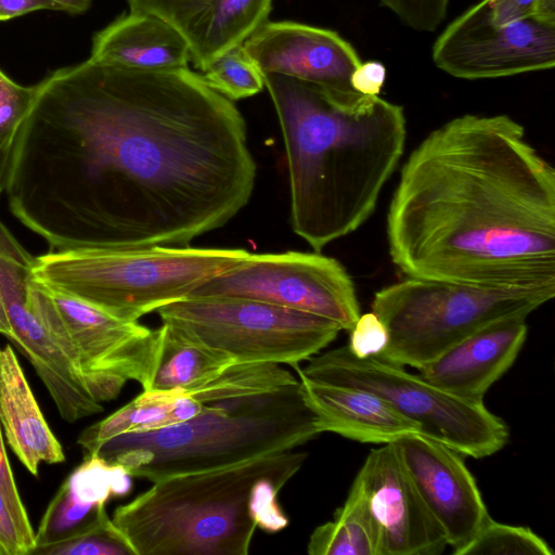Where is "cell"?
<instances>
[{
    "label": "cell",
    "mask_w": 555,
    "mask_h": 555,
    "mask_svg": "<svg viewBox=\"0 0 555 555\" xmlns=\"http://www.w3.org/2000/svg\"><path fill=\"white\" fill-rule=\"evenodd\" d=\"M38 87L4 192L50 250L189 246L247 205L256 164L245 120L188 67L89 57Z\"/></svg>",
    "instance_id": "1"
},
{
    "label": "cell",
    "mask_w": 555,
    "mask_h": 555,
    "mask_svg": "<svg viewBox=\"0 0 555 555\" xmlns=\"http://www.w3.org/2000/svg\"><path fill=\"white\" fill-rule=\"evenodd\" d=\"M386 232L408 278L555 293V169L509 116H459L402 166Z\"/></svg>",
    "instance_id": "2"
},
{
    "label": "cell",
    "mask_w": 555,
    "mask_h": 555,
    "mask_svg": "<svg viewBox=\"0 0 555 555\" xmlns=\"http://www.w3.org/2000/svg\"><path fill=\"white\" fill-rule=\"evenodd\" d=\"M262 77L286 150L292 229L321 251L375 211L404 151L403 107L378 95L343 104L309 82Z\"/></svg>",
    "instance_id": "3"
},
{
    "label": "cell",
    "mask_w": 555,
    "mask_h": 555,
    "mask_svg": "<svg viewBox=\"0 0 555 555\" xmlns=\"http://www.w3.org/2000/svg\"><path fill=\"white\" fill-rule=\"evenodd\" d=\"M322 434L299 380L276 390L204 403L194 418L126 434L93 453L151 482L293 450Z\"/></svg>",
    "instance_id": "4"
},
{
    "label": "cell",
    "mask_w": 555,
    "mask_h": 555,
    "mask_svg": "<svg viewBox=\"0 0 555 555\" xmlns=\"http://www.w3.org/2000/svg\"><path fill=\"white\" fill-rule=\"evenodd\" d=\"M307 456L288 450L164 478L119 505L112 520L135 555H246L257 529L248 507L254 483H287Z\"/></svg>",
    "instance_id": "5"
},
{
    "label": "cell",
    "mask_w": 555,
    "mask_h": 555,
    "mask_svg": "<svg viewBox=\"0 0 555 555\" xmlns=\"http://www.w3.org/2000/svg\"><path fill=\"white\" fill-rule=\"evenodd\" d=\"M248 254L237 248L190 245L49 250L35 257L33 278L115 318L133 322L188 298Z\"/></svg>",
    "instance_id": "6"
},
{
    "label": "cell",
    "mask_w": 555,
    "mask_h": 555,
    "mask_svg": "<svg viewBox=\"0 0 555 555\" xmlns=\"http://www.w3.org/2000/svg\"><path fill=\"white\" fill-rule=\"evenodd\" d=\"M554 295L541 289L490 288L408 278L374 295L372 311L389 334L379 357L418 370L491 323L527 319Z\"/></svg>",
    "instance_id": "7"
},
{
    "label": "cell",
    "mask_w": 555,
    "mask_h": 555,
    "mask_svg": "<svg viewBox=\"0 0 555 555\" xmlns=\"http://www.w3.org/2000/svg\"><path fill=\"white\" fill-rule=\"evenodd\" d=\"M293 365L310 379L372 392L415 423L420 434L441 442L464 456L481 459L500 451L508 440L503 420L483 401L450 393L403 365L380 357L357 359L341 346Z\"/></svg>",
    "instance_id": "8"
},
{
    "label": "cell",
    "mask_w": 555,
    "mask_h": 555,
    "mask_svg": "<svg viewBox=\"0 0 555 555\" xmlns=\"http://www.w3.org/2000/svg\"><path fill=\"white\" fill-rule=\"evenodd\" d=\"M163 323L229 357L234 364H299L328 346L340 327L326 319L240 297H188L157 311Z\"/></svg>",
    "instance_id": "9"
},
{
    "label": "cell",
    "mask_w": 555,
    "mask_h": 555,
    "mask_svg": "<svg viewBox=\"0 0 555 555\" xmlns=\"http://www.w3.org/2000/svg\"><path fill=\"white\" fill-rule=\"evenodd\" d=\"M30 305L100 403L114 400L128 380L143 388L155 358L157 330L124 321L33 276Z\"/></svg>",
    "instance_id": "10"
},
{
    "label": "cell",
    "mask_w": 555,
    "mask_h": 555,
    "mask_svg": "<svg viewBox=\"0 0 555 555\" xmlns=\"http://www.w3.org/2000/svg\"><path fill=\"white\" fill-rule=\"evenodd\" d=\"M189 297H240L310 313L350 331L361 314L345 267L320 251L248 254Z\"/></svg>",
    "instance_id": "11"
},
{
    "label": "cell",
    "mask_w": 555,
    "mask_h": 555,
    "mask_svg": "<svg viewBox=\"0 0 555 555\" xmlns=\"http://www.w3.org/2000/svg\"><path fill=\"white\" fill-rule=\"evenodd\" d=\"M433 61L462 79L507 77L555 65V25L527 18L496 25L486 0L456 17L437 38Z\"/></svg>",
    "instance_id": "12"
},
{
    "label": "cell",
    "mask_w": 555,
    "mask_h": 555,
    "mask_svg": "<svg viewBox=\"0 0 555 555\" xmlns=\"http://www.w3.org/2000/svg\"><path fill=\"white\" fill-rule=\"evenodd\" d=\"M34 256L20 246L0 247V298L10 325L8 339L29 360L57 411L74 423L103 411L83 378L36 315L28 297Z\"/></svg>",
    "instance_id": "13"
},
{
    "label": "cell",
    "mask_w": 555,
    "mask_h": 555,
    "mask_svg": "<svg viewBox=\"0 0 555 555\" xmlns=\"http://www.w3.org/2000/svg\"><path fill=\"white\" fill-rule=\"evenodd\" d=\"M390 444L453 554L460 555L491 518L461 454L418 433Z\"/></svg>",
    "instance_id": "14"
},
{
    "label": "cell",
    "mask_w": 555,
    "mask_h": 555,
    "mask_svg": "<svg viewBox=\"0 0 555 555\" xmlns=\"http://www.w3.org/2000/svg\"><path fill=\"white\" fill-rule=\"evenodd\" d=\"M243 46L262 76L279 74L309 82L343 104L365 96L351 86V76L362 61L336 31L267 21Z\"/></svg>",
    "instance_id": "15"
},
{
    "label": "cell",
    "mask_w": 555,
    "mask_h": 555,
    "mask_svg": "<svg viewBox=\"0 0 555 555\" xmlns=\"http://www.w3.org/2000/svg\"><path fill=\"white\" fill-rule=\"evenodd\" d=\"M349 492L371 515L382 555H440L448 546L390 443L371 450Z\"/></svg>",
    "instance_id": "16"
},
{
    "label": "cell",
    "mask_w": 555,
    "mask_h": 555,
    "mask_svg": "<svg viewBox=\"0 0 555 555\" xmlns=\"http://www.w3.org/2000/svg\"><path fill=\"white\" fill-rule=\"evenodd\" d=\"M130 13L156 16L175 28L203 72L243 44L268 21L273 0H127Z\"/></svg>",
    "instance_id": "17"
},
{
    "label": "cell",
    "mask_w": 555,
    "mask_h": 555,
    "mask_svg": "<svg viewBox=\"0 0 555 555\" xmlns=\"http://www.w3.org/2000/svg\"><path fill=\"white\" fill-rule=\"evenodd\" d=\"M528 334L526 318H508L466 336L418 369L431 384L457 397L483 401L513 365Z\"/></svg>",
    "instance_id": "18"
},
{
    "label": "cell",
    "mask_w": 555,
    "mask_h": 555,
    "mask_svg": "<svg viewBox=\"0 0 555 555\" xmlns=\"http://www.w3.org/2000/svg\"><path fill=\"white\" fill-rule=\"evenodd\" d=\"M298 376L304 400L318 417L322 433L332 431L359 442L382 444L409 434H420L415 423L372 392Z\"/></svg>",
    "instance_id": "19"
},
{
    "label": "cell",
    "mask_w": 555,
    "mask_h": 555,
    "mask_svg": "<svg viewBox=\"0 0 555 555\" xmlns=\"http://www.w3.org/2000/svg\"><path fill=\"white\" fill-rule=\"evenodd\" d=\"M0 423L11 450L34 476L38 475L40 463L64 462L63 448L10 345L0 348Z\"/></svg>",
    "instance_id": "20"
},
{
    "label": "cell",
    "mask_w": 555,
    "mask_h": 555,
    "mask_svg": "<svg viewBox=\"0 0 555 555\" xmlns=\"http://www.w3.org/2000/svg\"><path fill=\"white\" fill-rule=\"evenodd\" d=\"M101 63L138 69L185 68L190 50L181 35L149 14H125L92 40L91 56Z\"/></svg>",
    "instance_id": "21"
},
{
    "label": "cell",
    "mask_w": 555,
    "mask_h": 555,
    "mask_svg": "<svg viewBox=\"0 0 555 555\" xmlns=\"http://www.w3.org/2000/svg\"><path fill=\"white\" fill-rule=\"evenodd\" d=\"M233 361L188 338L175 326L163 323L152 371L143 390H190L215 378Z\"/></svg>",
    "instance_id": "22"
},
{
    "label": "cell",
    "mask_w": 555,
    "mask_h": 555,
    "mask_svg": "<svg viewBox=\"0 0 555 555\" xmlns=\"http://www.w3.org/2000/svg\"><path fill=\"white\" fill-rule=\"evenodd\" d=\"M179 389L143 390L129 403L107 417L87 427L77 442L87 453H93L104 442L126 434H140L175 424Z\"/></svg>",
    "instance_id": "23"
},
{
    "label": "cell",
    "mask_w": 555,
    "mask_h": 555,
    "mask_svg": "<svg viewBox=\"0 0 555 555\" xmlns=\"http://www.w3.org/2000/svg\"><path fill=\"white\" fill-rule=\"evenodd\" d=\"M307 552L310 555H382L377 528L364 504L350 492L334 519L313 530Z\"/></svg>",
    "instance_id": "24"
},
{
    "label": "cell",
    "mask_w": 555,
    "mask_h": 555,
    "mask_svg": "<svg viewBox=\"0 0 555 555\" xmlns=\"http://www.w3.org/2000/svg\"><path fill=\"white\" fill-rule=\"evenodd\" d=\"M204 80L230 101L259 93L263 77L243 44L225 51L204 70Z\"/></svg>",
    "instance_id": "25"
},
{
    "label": "cell",
    "mask_w": 555,
    "mask_h": 555,
    "mask_svg": "<svg viewBox=\"0 0 555 555\" xmlns=\"http://www.w3.org/2000/svg\"><path fill=\"white\" fill-rule=\"evenodd\" d=\"M30 555H135L105 507L85 529L63 541L35 547Z\"/></svg>",
    "instance_id": "26"
},
{
    "label": "cell",
    "mask_w": 555,
    "mask_h": 555,
    "mask_svg": "<svg viewBox=\"0 0 555 555\" xmlns=\"http://www.w3.org/2000/svg\"><path fill=\"white\" fill-rule=\"evenodd\" d=\"M553 555L531 529L501 524L490 518L460 555Z\"/></svg>",
    "instance_id": "27"
},
{
    "label": "cell",
    "mask_w": 555,
    "mask_h": 555,
    "mask_svg": "<svg viewBox=\"0 0 555 555\" xmlns=\"http://www.w3.org/2000/svg\"><path fill=\"white\" fill-rule=\"evenodd\" d=\"M38 83L23 86L0 68V150L10 151L38 93Z\"/></svg>",
    "instance_id": "28"
},
{
    "label": "cell",
    "mask_w": 555,
    "mask_h": 555,
    "mask_svg": "<svg viewBox=\"0 0 555 555\" xmlns=\"http://www.w3.org/2000/svg\"><path fill=\"white\" fill-rule=\"evenodd\" d=\"M286 482L274 478L257 480L249 495V513L257 528L274 533L288 525V518L281 509L278 494Z\"/></svg>",
    "instance_id": "29"
},
{
    "label": "cell",
    "mask_w": 555,
    "mask_h": 555,
    "mask_svg": "<svg viewBox=\"0 0 555 555\" xmlns=\"http://www.w3.org/2000/svg\"><path fill=\"white\" fill-rule=\"evenodd\" d=\"M405 25L420 31H434L446 18L450 0H379Z\"/></svg>",
    "instance_id": "30"
},
{
    "label": "cell",
    "mask_w": 555,
    "mask_h": 555,
    "mask_svg": "<svg viewBox=\"0 0 555 555\" xmlns=\"http://www.w3.org/2000/svg\"><path fill=\"white\" fill-rule=\"evenodd\" d=\"M349 332L347 348L357 359L379 357L388 345V330L373 311L360 314Z\"/></svg>",
    "instance_id": "31"
},
{
    "label": "cell",
    "mask_w": 555,
    "mask_h": 555,
    "mask_svg": "<svg viewBox=\"0 0 555 555\" xmlns=\"http://www.w3.org/2000/svg\"><path fill=\"white\" fill-rule=\"evenodd\" d=\"M496 25L534 18L555 25V0H486Z\"/></svg>",
    "instance_id": "32"
},
{
    "label": "cell",
    "mask_w": 555,
    "mask_h": 555,
    "mask_svg": "<svg viewBox=\"0 0 555 555\" xmlns=\"http://www.w3.org/2000/svg\"><path fill=\"white\" fill-rule=\"evenodd\" d=\"M0 490L3 493L10 511L14 517L18 531L28 547V555L35 547V531L29 521L27 511L21 499L9 457L3 443L0 428Z\"/></svg>",
    "instance_id": "33"
},
{
    "label": "cell",
    "mask_w": 555,
    "mask_h": 555,
    "mask_svg": "<svg viewBox=\"0 0 555 555\" xmlns=\"http://www.w3.org/2000/svg\"><path fill=\"white\" fill-rule=\"evenodd\" d=\"M0 545L7 555H28V547L18 531L7 500L0 490Z\"/></svg>",
    "instance_id": "34"
},
{
    "label": "cell",
    "mask_w": 555,
    "mask_h": 555,
    "mask_svg": "<svg viewBox=\"0 0 555 555\" xmlns=\"http://www.w3.org/2000/svg\"><path fill=\"white\" fill-rule=\"evenodd\" d=\"M386 68L378 61H367L353 72L351 86L360 94L377 96L384 86Z\"/></svg>",
    "instance_id": "35"
},
{
    "label": "cell",
    "mask_w": 555,
    "mask_h": 555,
    "mask_svg": "<svg viewBox=\"0 0 555 555\" xmlns=\"http://www.w3.org/2000/svg\"><path fill=\"white\" fill-rule=\"evenodd\" d=\"M51 10L60 11L52 0H0V21H8L24 14Z\"/></svg>",
    "instance_id": "36"
},
{
    "label": "cell",
    "mask_w": 555,
    "mask_h": 555,
    "mask_svg": "<svg viewBox=\"0 0 555 555\" xmlns=\"http://www.w3.org/2000/svg\"><path fill=\"white\" fill-rule=\"evenodd\" d=\"M55 2L60 11L68 14H81L88 11L91 0H52Z\"/></svg>",
    "instance_id": "37"
},
{
    "label": "cell",
    "mask_w": 555,
    "mask_h": 555,
    "mask_svg": "<svg viewBox=\"0 0 555 555\" xmlns=\"http://www.w3.org/2000/svg\"><path fill=\"white\" fill-rule=\"evenodd\" d=\"M10 151L0 150V196L4 192Z\"/></svg>",
    "instance_id": "38"
},
{
    "label": "cell",
    "mask_w": 555,
    "mask_h": 555,
    "mask_svg": "<svg viewBox=\"0 0 555 555\" xmlns=\"http://www.w3.org/2000/svg\"><path fill=\"white\" fill-rule=\"evenodd\" d=\"M10 325L0 298V334L4 335L8 338L10 336Z\"/></svg>",
    "instance_id": "39"
},
{
    "label": "cell",
    "mask_w": 555,
    "mask_h": 555,
    "mask_svg": "<svg viewBox=\"0 0 555 555\" xmlns=\"http://www.w3.org/2000/svg\"><path fill=\"white\" fill-rule=\"evenodd\" d=\"M0 555H7L3 547L0 545Z\"/></svg>",
    "instance_id": "40"
}]
</instances>
